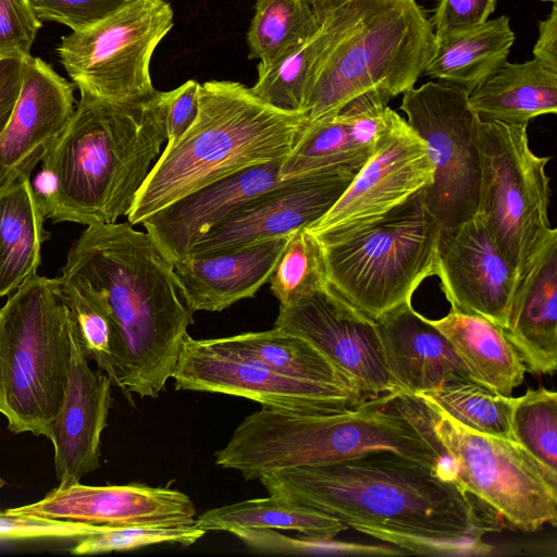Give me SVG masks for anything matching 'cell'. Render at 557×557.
Instances as JSON below:
<instances>
[{"label": "cell", "mask_w": 557, "mask_h": 557, "mask_svg": "<svg viewBox=\"0 0 557 557\" xmlns=\"http://www.w3.org/2000/svg\"><path fill=\"white\" fill-rule=\"evenodd\" d=\"M270 495L336 517L408 554L481 556L503 520L450 476L391 450L259 478Z\"/></svg>", "instance_id": "6da1fadb"}, {"label": "cell", "mask_w": 557, "mask_h": 557, "mask_svg": "<svg viewBox=\"0 0 557 557\" xmlns=\"http://www.w3.org/2000/svg\"><path fill=\"white\" fill-rule=\"evenodd\" d=\"M60 274L91 289L115 322L117 377L127 401L134 406L132 394L157 398L174 374L194 311L152 236L128 222L87 226Z\"/></svg>", "instance_id": "7a4b0ae2"}, {"label": "cell", "mask_w": 557, "mask_h": 557, "mask_svg": "<svg viewBox=\"0 0 557 557\" xmlns=\"http://www.w3.org/2000/svg\"><path fill=\"white\" fill-rule=\"evenodd\" d=\"M166 139V91L128 102L81 92L32 184L46 220L90 226L127 215Z\"/></svg>", "instance_id": "3957f363"}, {"label": "cell", "mask_w": 557, "mask_h": 557, "mask_svg": "<svg viewBox=\"0 0 557 557\" xmlns=\"http://www.w3.org/2000/svg\"><path fill=\"white\" fill-rule=\"evenodd\" d=\"M322 45L308 76V122L354 99H388L414 87L433 57L435 35L414 0H309Z\"/></svg>", "instance_id": "277c9868"}, {"label": "cell", "mask_w": 557, "mask_h": 557, "mask_svg": "<svg viewBox=\"0 0 557 557\" xmlns=\"http://www.w3.org/2000/svg\"><path fill=\"white\" fill-rule=\"evenodd\" d=\"M198 98L194 123L165 146L138 190L127 213L131 225L214 181L285 159L308 124L305 112L276 109L238 82L208 81Z\"/></svg>", "instance_id": "5b68a950"}, {"label": "cell", "mask_w": 557, "mask_h": 557, "mask_svg": "<svg viewBox=\"0 0 557 557\" xmlns=\"http://www.w3.org/2000/svg\"><path fill=\"white\" fill-rule=\"evenodd\" d=\"M394 394L364 399L342 411L308 413L262 407L247 416L215 465L245 480L265 473L321 466L374 450H391L451 478L448 465L424 433L392 404Z\"/></svg>", "instance_id": "8992f818"}, {"label": "cell", "mask_w": 557, "mask_h": 557, "mask_svg": "<svg viewBox=\"0 0 557 557\" xmlns=\"http://www.w3.org/2000/svg\"><path fill=\"white\" fill-rule=\"evenodd\" d=\"M73 321L57 277L37 273L0 307V413L11 432L48 437L65 395Z\"/></svg>", "instance_id": "52a82bcc"}, {"label": "cell", "mask_w": 557, "mask_h": 557, "mask_svg": "<svg viewBox=\"0 0 557 557\" xmlns=\"http://www.w3.org/2000/svg\"><path fill=\"white\" fill-rule=\"evenodd\" d=\"M448 462L454 481L523 532L557 521V474L512 440L472 431L425 398L393 399Z\"/></svg>", "instance_id": "ba28073f"}, {"label": "cell", "mask_w": 557, "mask_h": 557, "mask_svg": "<svg viewBox=\"0 0 557 557\" xmlns=\"http://www.w3.org/2000/svg\"><path fill=\"white\" fill-rule=\"evenodd\" d=\"M423 191L370 224L320 239L330 285L374 320L411 302L435 274L441 228Z\"/></svg>", "instance_id": "9c48e42d"}, {"label": "cell", "mask_w": 557, "mask_h": 557, "mask_svg": "<svg viewBox=\"0 0 557 557\" xmlns=\"http://www.w3.org/2000/svg\"><path fill=\"white\" fill-rule=\"evenodd\" d=\"M527 127L479 116L474 127L480 161L476 213L518 277L553 231L545 172L549 158L531 150Z\"/></svg>", "instance_id": "30bf717a"}, {"label": "cell", "mask_w": 557, "mask_h": 557, "mask_svg": "<svg viewBox=\"0 0 557 557\" xmlns=\"http://www.w3.org/2000/svg\"><path fill=\"white\" fill-rule=\"evenodd\" d=\"M173 17L165 0H126L92 26L61 37L55 52L79 92L114 102L147 99L158 91L150 61Z\"/></svg>", "instance_id": "8fae6325"}, {"label": "cell", "mask_w": 557, "mask_h": 557, "mask_svg": "<svg viewBox=\"0 0 557 557\" xmlns=\"http://www.w3.org/2000/svg\"><path fill=\"white\" fill-rule=\"evenodd\" d=\"M400 109L409 126L424 140L434 168L424 202L441 230H451L476 214L480 161L474 143L478 115L469 90L437 81L403 92Z\"/></svg>", "instance_id": "7c38bea8"}, {"label": "cell", "mask_w": 557, "mask_h": 557, "mask_svg": "<svg viewBox=\"0 0 557 557\" xmlns=\"http://www.w3.org/2000/svg\"><path fill=\"white\" fill-rule=\"evenodd\" d=\"M175 389L244 397L277 410L329 413L364 398L281 374L267 364L222 346L215 338L186 335L174 374Z\"/></svg>", "instance_id": "4fadbf2b"}, {"label": "cell", "mask_w": 557, "mask_h": 557, "mask_svg": "<svg viewBox=\"0 0 557 557\" xmlns=\"http://www.w3.org/2000/svg\"><path fill=\"white\" fill-rule=\"evenodd\" d=\"M273 327L309 342L366 399L397 394L376 321L330 284L290 306H280Z\"/></svg>", "instance_id": "5bb4252c"}, {"label": "cell", "mask_w": 557, "mask_h": 557, "mask_svg": "<svg viewBox=\"0 0 557 557\" xmlns=\"http://www.w3.org/2000/svg\"><path fill=\"white\" fill-rule=\"evenodd\" d=\"M433 176L424 140L397 114L338 200L307 230L323 240L370 224L429 187Z\"/></svg>", "instance_id": "9a60e30c"}, {"label": "cell", "mask_w": 557, "mask_h": 557, "mask_svg": "<svg viewBox=\"0 0 557 557\" xmlns=\"http://www.w3.org/2000/svg\"><path fill=\"white\" fill-rule=\"evenodd\" d=\"M357 171L327 169L287 178L245 202L199 239L186 256H203L286 237L323 216Z\"/></svg>", "instance_id": "2e32d148"}, {"label": "cell", "mask_w": 557, "mask_h": 557, "mask_svg": "<svg viewBox=\"0 0 557 557\" xmlns=\"http://www.w3.org/2000/svg\"><path fill=\"white\" fill-rule=\"evenodd\" d=\"M434 275L450 309L506 326L518 274L478 213L455 228L441 230Z\"/></svg>", "instance_id": "e0dca14e"}, {"label": "cell", "mask_w": 557, "mask_h": 557, "mask_svg": "<svg viewBox=\"0 0 557 557\" xmlns=\"http://www.w3.org/2000/svg\"><path fill=\"white\" fill-rule=\"evenodd\" d=\"M12 512L98 525L195 524V504L185 493L143 483L57 486L36 503Z\"/></svg>", "instance_id": "ac0fdd59"}, {"label": "cell", "mask_w": 557, "mask_h": 557, "mask_svg": "<svg viewBox=\"0 0 557 557\" xmlns=\"http://www.w3.org/2000/svg\"><path fill=\"white\" fill-rule=\"evenodd\" d=\"M74 87L40 58L22 61L20 95L0 136V187L30 177L74 113Z\"/></svg>", "instance_id": "d6986e66"}, {"label": "cell", "mask_w": 557, "mask_h": 557, "mask_svg": "<svg viewBox=\"0 0 557 557\" xmlns=\"http://www.w3.org/2000/svg\"><path fill=\"white\" fill-rule=\"evenodd\" d=\"M111 386L104 372L90 368L74 319L65 395L48 435L59 486L76 484L100 467L101 435L113 401Z\"/></svg>", "instance_id": "ffe728a7"}, {"label": "cell", "mask_w": 557, "mask_h": 557, "mask_svg": "<svg viewBox=\"0 0 557 557\" xmlns=\"http://www.w3.org/2000/svg\"><path fill=\"white\" fill-rule=\"evenodd\" d=\"M389 100L379 94L362 95L336 114L308 122L282 161L281 177L337 168L358 172L376 151L398 114L388 107Z\"/></svg>", "instance_id": "44dd1931"}, {"label": "cell", "mask_w": 557, "mask_h": 557, "mask_svg": "<svg viewBox=\"0 0 557 557\" xmlns=\"http://www.w3.org/2000/svg\"><path fill=\"white\" fill-rule=\"evenodd\" d=\"M283 160L257 164L214 181L162 208L141 225L171 262L183 258L242 205L283 184L287 180L280 175Z\"/></svg>", "instance_id": "7402d4cb"}, {"label": "cell", "mask_w": 557, "mask_h": 557, "mask_svg": "<svg viewBox=\"0 0 557 557\" xmlns=\"http://www.w3.org/2000/svg\"><path fill=\"white\" fill-rule=\"evenodd\" d=\"M397 394L419 395L470 380L446 336L406 302L375 319Z\"/></svg>", "instance_id": "603a6c76"}, {"label": "cell", "mask_w": 557, "mask_h": 557, "mask_svg": "<svg viewBox=\"0 0 557 557\" xmlns=\"http://www.w3.org/2000/svg\"><path fill=\"white\" fill-rule=\"evenodd\" d=\"M504 332L525 370L557 368V230L548 234L517 280Z\"/></svg>", "instance_id": "cb8c5ba5"}, {"label": "cell", "mask_w": 557, "mask_h": 557, "mask_svg": "<svg viewBox=\"0 0 557 557\" xmlns=\"http://www.w3.org/2000/svg\"><path fill=\"white\" fill-rule=\"evenodd\" d=\"M288 236L249 246L172 261L191 311H222L251 298L269 282Z\"/></svg>", "instance_id": "d4e9b609"}, {"label": "cell", "mask_w": 557, "mask_h": 557, "mask_svg": "<svg viewBox=\"0 0 557 557\" xmlns=\"http://www.w3.org/2000/svg\"><path fill=\"white\" fill-rule=\"evenodd\" d=\"M431 322L446 336L472 382L509 397L524 381L525 367L499 325L454 309Z\"/></svg>", "instance_id": "484cf974"}, {"label": "cell", "mask_w": 557, "mask_h": 557, "mask_svg": "<svg viewBox=\"0 0 557 557\" xmlns=\"http://www.w3.org/2000/svg\"><path fill=\"white\" fill-rule=\"evenodd\" d=\"M472 111L483 121L529 124L557 112V71L533 59L505 62L468 96Z\"/></svg>", "instance_id": "4316f807"}, {"label": "cell", "mask_w": 557, "mask_h": 557, "mask_svg": "<svg viewBox=\"0 0 557 557\" xmlns=\"http://www.w3.org/2000/svg\"><path fill=\"white\" fill-rule=\"evenodd\" d=\"M30 177L0 187V297L11 294L37 270L49 238Z\"/></svg>", "instance_id": "83f0119b"}, {"label": "cell", "mask_w": 557, "mask_h": 557, "mask_svg": "<svg viewBox=\"0 0 557 557\" xmlns=\"http://www.w3.org/2000/svg\"><path fill=\"white\" fill-rule=\"evenodd\" d=\"M515 33L505 15L435 38L433 57L423 70L438 81L465 87L469 92L505 62Z\"/></svg>", "instance_id": "f1b7e54d"}, {"label": "cell", "mask_w": 557, "mask_h": 557, "mask_svg": "<svg viewBox=\"0 0 557 557\" xmlns=\"http://www.w3.org/2000/svg\"><path fill=\"white\" fill-rule=\"evenodd\" d=\"M195 525L206 533L238 529H274L333 539L348 529L339 519L282 496L245 499L211 508L196 517Z\"/></svg>", "instance_id": "f546056e"}, {"label": "cell", "mask_w": 557, "mask_h": 557, "mask_svg": "<svg viewBox=\"0 0 557 557\" xmlns=\"http://www.w3.org/2000/svg\"><path fill=\"white\" fill-rule=\"evenodd\" d=\"M215 339L222 346L256 359L281 374L364 398L357 386L325 356L309 342L292 333L273 327Z\"/></svg>", "instance_id": "4dcf8cb0"}, {"label": "cell", "mask_w": 557, "mask_h": 557, "mask_svg": "<svg viewBox=\"0 0 557 557\" xmlns=\"http://www.w3.org/2000/svg\"><path fill=\"white\" fill-rule=\"evenodd\" d=\"M309 0H257L247 33L249 59L267 65L318 30Z\"/></svg>", "instance_id": "1f68e13d"}, {"label": "cell", "mask_w": 557, "mask_h": 557, "mask_svg": "<svg viewBox=\"0 0 557 557\" xmlns=\"http://www.w3.org/2000/svg\"><path fill=\"white\" fill-rule=\"evenodd\" d=\"M414 396L428 399L472 431L513 441L511 396H502L469 380L453 381Z\"/></svg>", "instance_id": "d6a6232c"}, {"label": "cell", "mask_w": 557, "mask_h": 557, "mask_svg": "<svg viewBox=\"0 0 557 557\" xmlns=\"http://www.w3.org/2000/svg\"><path fill=\"white\" fill-rule=\"evenodd\" d=\"M64 300L78 327L82 345L112 385L121 388L117 377L121 342L110 312L98 296L83 283L64 275L57 276Z\"/></svg>", "instance_id": "836d02e7"}, {"label": "cell", "mask_w": 557, "mask_h": 557, "mask_svg": "<svg viewBox=\"0 0 557 557\" xmlns=\"http://www.w3.org/2000/svg\"><path fill=\"white\" fill-rule=\"evenodd\" d=\"M269 283L283 307L326 287L330 283L320 239L307 228L290 234Z\"/></svg>", "instance_id": "e575fe53"}, {"label": "cell", "mask_w": 557, "mask_h": 557, "mask_svg": "<svg viewBox=\"0 0 557 557\" xmlns=\"http://www.w3.org/2000/svg\"><path fill=\"white\" fill-rule=\"evenodd\" d=\"M322 44V30L274 62L258 64L250 90L265 103L288 112H305L309 70ZM306 113V112H305Z\"/></svg>", "instance_id": "d590c367"}, {"label": "cell", "mask_w": 557, "mask_h": 557, "mask_svg": "<svg viewBox=\"0 0 557 557\" xmlns=\"http://www.w3.org/2000/svg\"><path fill=\"white\" fill-rule=\"evenodd\" d=\"M511 432L533 458L557 474V393L539 387L515 397Z\"/></svg>", "instance_id": "8d00e7d4"}, {"label": "cell", "mask_w": 557, "mask_h": 557, "mask_svg": "<svg viewBox=\"0 0 557 557\" xmlns=\"http://www.w3.org/2000/svg\"><path fill=\"white\" fill-rule=\"evenodd\" d=\"M205 534L195 524L104 525L101 531L77 541L71 546L70 553L77 556L95 555L133 550L156 544L189 546Z\"/></svg>", "instance_id": "74e56055"}, {"label": "cell", "mask_w": 557, "mask_h": 557, "mask_svg": "<svg viewBox=\"0 0 557 557\" xmlns=\"http://www.w3.org/2000/svg\"><path fill=\"white\" fill-rule=\"evenodd\" d=\"M250 548L284 555H375L397 556L407 553L392 544H361L333 539L299 535L290 537L274 529H238L231 532Z\"/></svg>", "instance_id": "f35d334b"}, {"label": "cell", "mask_w": 557, "mask_h": 557, "mask_svg": "<svg viewBox=\"0 0 557 557\" xmlns=\"http://www.w3.org/2000/svg\"><path fill=\"white\" fill-rule=\"evenodd\" d=\"M104 525L50 519L0 510V545L12 543H73L97 533Z\"/></svg>", "instance_id": "ab89813d"}, {"label": "cell", "mask_w": 557, "mask_h": 557, "mask_svg": "<svg viewBox=\"0 0 557 557\" xmlns=\"http://www.w3.org/2000/svg\"><path fill=\"white\" fill-rule=\"evenodd\" d=\"M41 27L30 0H0V60L29 57Z\"/></svg>", "instance_id": "60d3db41"}, {"label": "cell", "mask_w": 557, "mask_h": 557, "mask_svg": "<svg viewBox=\"0 0 557 557\" xmlns=\"http://www.w3.org/2000/svg\"><path fill=\"white\" fill-rule=\"evenodd\" d=\"M126 0H30L41 22H55L84 30L119 9Z\"/></svg>", "instance_id": "b9f144b4"}, {"label": "cell", "mask_w": 557, "mask_h": 557, "mask_svg": "<svg viewBox=\"0 0 557 557\" xmlns=\"http://www.w3.org/2000/svg\"><path fill=\"white\" fill-rule=\"evenodd\" d=\"M496 3L497 0H438L431 22L435 38L483 24Z\"/></svg>", "instance_id": "7bdbcfd3"}, {"label": "cell", "mask_w": 557, "mask_h": 557, "mask_svg": "<svg viewBox=\"0 0 557 557\" xmlns=\"http://www.w3.org/2000/svg\"><path fill=\"white\" fill-rule=\"evenodd\" d=\"M199 85L189 79L166 91V146L175 144L194 123L198 113Z\"/></svg>", "instance_id": "ee69618b"}, {"label": "cell", "mask_w": 557, "mask_h": 557, "mask_svg": "<svg viewBox=\"0 0 557 557\" xmlns=\"http://www.w3.org/2000/svg\"><path fill=\"white\" fill-rule=\"evenodd\" d=\"M22 85V61L0 60V136L4 132Z\"/></svg>", "instance_id": "f6af8a7d"}, {"label": "cell", "mask_w": 557, "mask_h": 557, "mask_svg": "<svg viewBox=\"0 0 557 557\" xmlns=\"http://www.w3.org/2000/svg\"><path fill=\"white\" fill-rule=\"evenodd\" d=\"M534 59L557 71V3L540 22L539 37L533 48Z\"/></svg>", "instance_id": "bcb514c9"}, {"label": "cell", "mask_w": 557, "mask_h": 557, "mask_svg": "<svg viewBox=\"0 0 557 557\" xmlns=\"http://www.w3.org/2000/svg\"><path fill=\"white\" fill-rule=\"evenodd\" d=\"M5 484V482L3 481V479L0 478V488Z\"/></svg>", "instance_id": "7dc6e473"}, {"label": "cell", "mask_w": 557, "mask_h": 557, "mask_svg": "<svg viewBox=\"0 0 557 557\" xmlns=\"http://www.w3.org/2000/svg\"><path fill=\"white\" fill-rule=\"evenodd\" d=\"M541 1H550L553 3H557V0H541Z\"/></svg>", "instance_id": "c3c4849f"}]
</instances>
